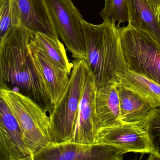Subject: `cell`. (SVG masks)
I'll return each mask as SVG.
<instances>
[{"instance_id": "6da1fadb", "label": "cell", "mask_w": 160, "mask_h": 160, "mask_svg": "<svg viewBox=\"0 0 160 160\" xmlns=\"http://www.w3.org/2000/svg\"><path fill=\"white\" fill-rule=\"evenodd\" d=\"M34 33L22 23L0 40V85L18 89L50 114L54 106L31 48Z\"/></svg>"}, {"instance_id": "7a4b0ae2", "label": "cell", "mask_w": 160, "mask_h": 160, "mask_svg": "<svg viewBox=\"0 0 160 160\" xmlns=\"http://www.w3.org/2000/svg\"><path fill=\"white\" fill-rule=\"evenodd\" d=\"M86 60L96 88L118 83L117 75L128 70L121 41L120 28L110 21L94 25L82 21Z\"/></svg>"}, {"instance_id": "3957f363", "label": "cell", "mask_w": 160, "mask_h": 160, "mask_svg": "<svg viewBox=\"0 0 160 160\" xmlns=\"http://www.w3.org/2000/svg\"><path fill=\"white\" fill-rule=\"evenodd\" d=\"M0 97L16 118L33 156L53 143L50 118L39 104L19 92L4 87H0Z\"/></svg>"}, {"instance_id": "277c9868", "label": "cell", "mask_w": 160, "mask_h": 160, "mask_svg": "<svg viewBox=\"0 0 160 160\" xmlns=\"http://www.w3.org/2000/svg\"><path fill=\"white\" fill-rule=\"evenodd\" d=\"M68 86L49 114L53 142L70 140L74 131L78 107L90 71L86 60L75 59Z\"/></svg>"}, {"instance_id": "5b68a950", "label": "cell", "mask_w": 160, "mask_h": 160, "mask_svg": "<svg viewBox=\"0 0 160 160\" xmlns=\"http://www.w3.org/2000/svg\"><path fill=\"white\" fill-rule=\"evenodd\" d=\"M121 41L128 70L160 85V46L130 24L120 28Z\"/></svg>"}, {"instance_id": "8992f818", "label": "cell", "mask_w": 160, "mask_h": 160, "mask_svg": "<svg viewBox=\"0 0 160 160\" xmlns=\"http://www.w3.org/2000/svg\"><path fill=\"white\" fill-rule=\"evenodd\" d=\"M58 37L75 59L86 60L83 18L72 0H45Z\"/></svg>"}, {"instance_id": "52a82bcc", "label": "cell", "mask_w": 160, "mask_h": 160, "mask_svg": "<svg viewBox=\"0 0 160 160\" xmlns=\"http://www.w3.org/2000/svg\"><path fill=\"white\" fill-rule=\"evenodd\" d=\"M126 152L113 146L105 144L88 145L70 140L53 142L34 155V160H120Z\"/></svg>"}, {"instance_id": "ba28073f", "label": "cell", "mask_w": 160, "mask_h": 160, "mask_svg": "<svg viewBox=\"0 0 160 160\" xmlns=\"http://www.w3.org/2000/svg\"><path fill=\"white\" fill-rule=\"evenodd\" d=\"M93 144L111 145L123 150L126 153L151 154L154 150L144 119L98 129L95 132Z\"/></svg>"}, {"instance_id": "9c48e42d", "label": "cell", "mask_w": 160, "mask_h": 160, "mask_svg": "<svg viewBox=\"0 0 160 160\" xmlns=\"http://www.w3.org/2000/svg\"><path fill=\"white\" fill-rule=\"evenodd\" d=\"M0 160H34L16 118L1 97Z\"/></svg>"}, {"instance_id": "30bf717a", "label": "cell", "mask_w": 160, "mask_h": 160, "mask_svg": "<svg viewBox=\"0 0 160 160\" xmlns=\"http://www.w3.org/2000/svg\"><path fill=\"white\" fill-rule=\"evenodd\" d=\"M96 87L90 69L84 92L78 107L74 131L70 141L93 145L95 139L94 118Z\"/></svg>"}, {"instance_id": "8fae6325", "label": "cell", "mask_w": 160, "mask_h": 160, "mask_svg": "<svg viewBox=\"0 0 160 160\" xmlns=\"http://www.w3.org/2000/svg\"><path fill=\"white\" fill-rule=\"evenodd\" d=\"M120 118L119 98L117 83H109L96 88L95 132L98 129L123 123Z\"/></svg>"}, {"instance_id": "7c38bea8", "label": "cell", "mask_w": 160, "mask_h": 160, "mask_svg": "<svg viewBox=\"0 0 160 160\" xmlns=\"http://www.w3.org/2000/svg\"><path fill=\"white\" fill-rule=\"evenodd\" d=\"M23 24L34 33L41 32L59 41L45 0H15Z\"/></svg>"}, {"instance_id": "4fadbf2b", "label": "cell", "mask_w": 160, "mask_h": 160, "mask_svg": "<svg viewBox=\"0 0 160 160\" xmlns=\"http://www.w3.org/2000/svg\"><path fill=\"white\" fill-rule=\"evenodd\" d=\"M30 47L36 66L42 77L48 96L54 107L66 90L71 73L53 64L31 41Z\"/></svg>"}, {"instance_id": "5bb4252c", "label": "cell", "mask_w": 160, "mask_h": 160, "mask_svg": "<svg viewBox=\"0 0 160 160\" xmlns=\"http://www.w3.org/2000/svg\"><path fill=\"white\" fill-rule=\"evenodd\" d=\"M128 23L148 34L160 46V23L146 0H127Z\"/></svg>"}, {"instance_id": "9a60e30c", "label": "cell", "mask_w": 160, "mask_h": 160, "mask_svg": "<svg viewBox=\"0 0 160 160\" xmlns=\"http://www.w3.org/2000/svg\"><path fill=\"white\" fill-rule=\"evenodd\" d=\"M118 82L133 92L152 108H160V85L130 70L117 75Z\"/></svg>"}, {"instance_id": "2e32d148", "label": "cell", "mask_w": 160, "mask_h": 160, "mask_svg": "<svg viewBox=\"0 0 160 160\" xmlns=\"http://www.w3.org/2000/svg\"><path fill=\"white\" fill-rule=\"evenodd\" d=\"M119 98L120 118L123 122H135L146 118L153 108L138 95L117 83Z\"/></svg>"}, {"instance_id": "e0dca14e", "label": "cell", "mask_w": 160, "mask_h": 160, "mask_svg": "<svg viewBox=\"0 0 160 160\" xmlns=\"http://www.w3.org/2000/svg\"><path fill=\"white\" fill-rule=\"evenodd\" d=\"M31 42L57 67L71 73L73 63L69 62L63 44L41 32L34 33Z\"/></svg>"}, {"instance_id": "ac0fdd59", "label": "cell", "mask_w": 160, "mask_h": 160, "mask_svg": "<svg viewBox=\"0 0 160 160\" xmlns=\"http://www.w3.org/2000/svg\"><path fill=\"white\" fill-rule=\"evenodd\" d=\"M22 23L20 11L15 0H0V40Z\"/></svg>"}, {"instance_id": "d6986e66", "label": "cell", "mask_w": 160, "mask_h": 160, "mask_svg": "<svg viewBox=\"0 0 160 160\" xmlns=\"http://www.w3.org/2000/svg\"><path fill=\"white\" fill-rule=\"evenodd\" d=\"M103 21H108L119 25L128 22L127 0H105L104 6L100 12Z\"/></svg>"}, {"instance_id": "ffe728a7", "label": "cell", "mask_w": 160, "mask_h": 160, "mask_svg": "<svg viewBox=\"0 0 160 160\" xmlns=\"http://www.w3.org/2000/svg\"><path fill=\"white\" fill-rule=\"evenodd\" d=\"M144 121L154 148L150 159L160 160V108H153Z\"/></svg>"}, {"instance_id": "44dd1931", "label": "cell", "mask_w": 160, "mask_h": 160, "mask_svg": "<svg viewBox=\"0 0 160 160\" xmlns=\"http://www.w3.org/2000/svg\"><path fill=\"white\" fill-rule=\"evenodd\" d=\"M150 6L156 17L159 21L160 15V0H146Z\"/></svg>"}, {"instance_id": "7402d4cb", "label": "cell", "mask_w": 160, "mask_h": 160, "mask_svg": "<svg viewBox=\"0 0 160 160\" xmlns=\"http://www.w3.org/2000/svg\"><path fill=\"white\" fill-rule=\"evenodd\" d=\"M159 22H160V17H159Z\"/></svg>"}]
</instances>
